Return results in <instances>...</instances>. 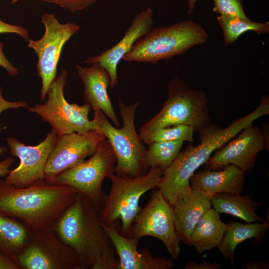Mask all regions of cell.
<instances>
[{"label":"cell","mask_w":269,"mask_h":269,"mask_svg":"<svg viewBox=\"0 0 269 269\" xmlns=\"http://www.w3.org/2000/svg\"><path fill=\"white\" fill-rule=\"evenodd\" d=\"M51 230L75 252L78 269H117L119 258L99 211L83 195L77 192L73 203Z\"/></svg>","instance_id":"cell-1"},{"label":"cell","mask_w":269,"mask_h":269,"mask_svg":"<svg viewBox=\"0 0 269 269\" xmlns=\"http://www.w3.org/2000/svg\"><path fill=\"white\" fill-rule=\"evenodd\" d=\"M269 114V101L260 100L259 106L250 114L223 128L209 123L198 131L200 143L189 145L180 151L172 164L164 170L157 187L171 205L188 195L191 190L190 179L193 173L208 160L218 148L236 136L238 133L256 120Z\"/></svg>","instance_id":"cell-2"},{"label":"cell","mask_w":269,"mask_h":269,"mask_svg":"<svg viewBox=\"0 0 269 269\" xmlns=\"http://www.w3.org/2000/svg\"><path fill=\"white\" fill-rule=\"evenodd\" d=\"M77 193L71 187L44 179L23 188L0 179V211L22 221L33 231L51 230Z\"/></svg>","instance_id":"cell-3"},{"label":"cell","mask_w":269,"mask_h":269,"mask_svg":"<svg viewBox=\"0 0 269 269\" xmlns=\"http://www.w3.org/2000/svg\"><path fill=\"white\" fill-rule=\"evenodd\" d=\"M208 34L203 26L191 20L151 29L137 39L122 60L155 64L182 54L193 47L204 44Z\"/></svg>","instance_id":"cell-4"},{"label":"cell","mask_w":269,"mask_h":269,"mask_svg":"<svg viewBox=\"0 0 269 269\" xmlns=\"http://www.w3.org/2000/svg\"><path fill=\"white\" fill-rule=\"evenodd\" d=\"M139 105V100L126 106L121 99H119V112L123 122V127L119 129L114 127L100 110L94 111L93 120L98 132L109 140L116 156L114 173L123 177L139 176L148 169L144 160L146 149L134 126Z\"/></svg>","instance_id":"cell-5"},{"label":"cell","mask_w":269,"mask_h":269,"mask_svg":"<svg viewBox=\"0 0 269 269\" xmlns=\"http://www.w3.org/2000/svg\"><path fill=\"white\" fill-rule=\"evenodd\" d=\"M206 93L191 89L176 76L168 85L167 98L160 111L139 129L142 136L158 129L179 125L199 131L210 123Z\"/></svg>","instance_id":"cell-6"},{"label":"cell","mask_w":269,"mask_h":269,"mask_svg":"<svg viewBox=\"0 0 269 269\" xmlns=\"http://www.w3.org/2000/svg\"><path fill=\"white\" fill-rule=\"evenodd\" d=\"M164 170L151 167L140 176L123 177L115 173L109 177L112 186L104 205L99 211L101 222L106 225L121 223L120 233L130 236L134 221L141 209V197L149 190L157 188Z\"/></svg>","instance_id":"cell-7"},{"label":"cell","mask_w":269,"mask_h":269,"mask_svg":"<svg viewBox=\"0 0 269 269\" xmlns=\"http://www.w3.org/2000/svg\"><path fill=\"white\" fill-rule=\"evenodd\" d=\"M116 154L106 138L87 160L59 173L48 183L71 187L88 198L99 210L105 202L106 195L102 188L104 180L114 173Z\"/></svg>","instance_id":"cell-8"},{"label":"cell","mask_w":269,"mask_h":269,"mask_svg":"<svg viewBox=\"0 0 269 269\" xmlns=\"http://www.w3.org/2000/svg\"><path fill=\"white\" fill-rule=\"evenodd\" d=\"M68 72L63 69L53 82L47 93L46 102L28 107L30 112L41 117L52 127V131L58 136L72 133L86 134L98 131V127L88 118L91 108L87 104L82 106L70 104L64 95Z\"/></svg>","instance_id":"cell-9"},{"label":"cell","mask_w":269,"mask_h":269,"mask_svg":"<svg viewBox=\"0 0 269 269\" xmlns=\"http://www.w3.org/2000/svg\"><path fill=\"white\" fill-rule=\"evenodd\" d=\"M41 22L45 27L42 37L37 40L29 39L28 47L37 56L36 70L41 80L40 94L43 100L56 78L57 66L63 47L67 41L79 32L75 22L60 23L52 13H44Z\"/></svg>","instance_id":"cell-10"},{"label":"cell","mask_w":269,"mask_h":269,"mask_svg":"<svg viewBox=\"0 0 269 269\" xmlns=\"http://www.w3.org/2000/svg\"><path fill=\"white\" fill-rule=\"evenodd\" d=\"M145 236L159 239L171 259H178L180 240L175 229L172 206L159 189L152 192L148 202L136 215L129 237L139 240Z\"/></svg>","instance_id":"cell-11"},{"label":"cell","mask_w":269,"mask_h":269,"mask_svg":"<svg viewBox=\"0 0 269 269\" xmlns=\"http://www.w3.org/2000/svg\"><path fill=\"white\" fill-rule=\"evenodd\" d=\"M269 127L261 129L253 124L243 129L237 137L216 149L205 163V169L217 170L228 164L251 173L260 152L269 150Z\"/></svg>","instance_id":"cell-12"},{"label":"cell","mask_w":269,"mask_h":269,"mask_svg":"<svg viewBox=\"0 0 269 269\" xmlns=\"http://www.w3.org/2000/svg\"><path fill=\"white\" fill-rule=\"evenodd\" d=\"M16 263L22 269H78L75 252L52 230L33 231Z\"/></svg>","instance_id":"cell-13"},{"label":"cell","mask_w":269,"mask_h":269,"mask_svg":"<svg viewBox=\"0 0 269 269\" xmlns=\"http://www.w3.org/2000/svg\"><path fill=\"white\" fill-rule=\"evenodd\" d=\"M58 137L51 131L34 146L25 145L14 137L6 138L11 155L17 157L20 162L16 168L9 170L4 180L16 187L23 188L44 179L45 167Z\"/></svg>","instance_id":"cell-14"},{"label":"cell","mask_w":269,"mask_h":269,"mask_svg":"<svg viewBox=\"0 0 269 269\" xmlns=\"http://www.w3.org/2000/svg\"><path fill=\"white\" fill-rule=\"evenodd\" d=\"M105 136L98 131L72 133L58 136L48 157L44 179L49 180L66 170L73 168L91 156Z\"/></svg>","instance_id":"cell-15"},{"label":"cell","mask_w":269,"mask_h":269,"mask_svg":"<svg viewBox=\"0 0 269 269\" xmlns=\"http://www.w3.org/2000/svg\"><path fill=\"white\" fill-rule=\"evenodd\" d=\"M152 14L149 7L136 14L120 41L100 54L88 57L84 62L90 65L99 63L104 67L109 74L112 88L118 82L117 67L120 62L130 51L135 41L152 29L154 22Z\"/></svg>","instance_id":"cell-16"},{"label":"cell","mask_w":269,"mask_h":269,"mask_svg":"<svg viewBox=\"0 0 269 269\" xmlns=\"http://www.w3.org/2000/svg\"><path fill=\"white\" fill-rule=\"evenodd\" d=\"M118 222L102 225L108 235L119 258L117 269H171L174 264L172 259L154 257L144 248L138 251L139 240L122 234Z\"/></svg>","instance_id":"cell-17"},{"label":"cell","mask_w":269,"mask_h":269,"mask_svg":"<svg viewBox=\"0 0 269 269\" xmlns=\"http://www.w3.org/2000/svg\"><path fill=\"white\" fill-rule=\"evenodd\" d=\"M75 68L84 86L85 103L89 105L93 111L100 110L117 128L120 127L108 93L110 84L108 71L99 63L93 64L89 67L76 65Z\"/></svg>","instance_id":"cell-18"},{"label":"cell","mask_w":269,"mask_h":269,"mask_svg":"<svg viewBox=\"0 0 269 269\" xmlns=\"http://www.w3.org/2000/svg\"><path fill=\"white\" fill-rule=\"evenodd\" d=\"M245 182V172L233 164H228L219 171H196L190 179L192 188L211 198L219 193L241 194Z\"/></svg>","instance_id":"cell-19"},{"label":"cell","mask_w":269,"mask_h":269,"mask_svg":"<svg viewBox=\"0 0 269 269\" xmlns=\"http://www.w3.org/2000/svg\"><path fill=\"white\" fill-rule=\"evenodd\" d=\"M172 206L177 235L180 241L187 245L191 234L202 216L211 208V197L192 188L188 195L177 199Z\"/></svg>","instance_id":"cell-20"},{"label":"cell","mask_w":269,"mask_h":269,"mask_svg":"<svg viewBox=\"0 0 269 269\" xmlns=\"http://www.w3.org/2000/svg\"><path fill=\"white\" fill-rule=\"evenodd\" d=\"M223 240L218 246V250L224 259L229 261L234 267V254L237 246L249 239H255L254 243L262 242L269 229L266 221L243 224L230 220L228 223Z\"/></svg>","instance_id":"cell-21"},{"label":"cell","mask_w":269,"mask_h":269,"mask_svg":"<svg viewBox=\"0 0 269 269\" xmlns=\"http://www.w3.org/2000/svg\"><path fill=\"white\" fill-rule=\"evenodd\" d=\"M228 224L223 223L219 213L213 208L202 216L190 235L188 245L202 253L218 247L224 237Z\"/></svg>","instance_id":"cell-22"},{"label":"cell","mask_w":269,"mask_h":269,"mask_svg":"<svg viewBox=\"0 0 269 269\" xmlns=\"http://www.w3.org/2000/svg\"><path fill=\"white\" fill-rule=\"evenodd\" d=\"M33 232L22 221L0 211V251L16 264L19 255L30 242Z\"/></svg>","instance_id":"cell-23"},{"label":"cell","mask_w":269,"mask_h":269,"mask_svg":"<svg viewBox=\"0 0 269 269\" xmlns=\"http://www.w3.org/2000/svg\"><path fill=\"white\" fill-rule=\"evenodd\" d=\"M211 203L218 213L238 217L247 223L267 221L256 214L260 203L253 200L251 193L244 196L240 194H216L211 198Z\"/></svg>","instance_id":"cell-24"},{"label":"cell","mask_w":269,"mask_h":269,"mask_svg":"<svg viewBox=\"0 0 269 269\" xmlns=\"http://www.w3.org/2000/svg\"><path fill=\"white\" fill-rule=\"evenodd\" d=\"M217 19L222 30L224 42L226 45L232 44L247 31H253L258 34L269 32V22H257L226 14L220 15L217 17Z\"/></svg>","instance_id":"cell-25"},{"label":"cell","mask_w":269,"mask_h":269,"mask_svg":"<svg viewBox=\"0 0 269 269\" xmlns=\"http://www.w3.org/2000/svg\"><path fill=\"white\" fill-rule=\"evenodd\" d=\"M184 141L181 140L153 142L148 145L145 155L146 168H168L177 157Z\"/></svg>","instance_id":"cell-26"},{"label":"cell","mask_w":269,"mask_h":269,"mask_svg":"<svg viewBox=\"0 0 269 269\" xmlns=\"http://www.w3.org/2000/svg\"><path fill=\"white\" fill-rule=\"evenodd\" d=\"M193 129L185 125H179L160 128L141 136L144 143L149 145L153 142L181 140L193 142Z\"/></svg>","instance_id":"cell-27"},{"label":"cell","mask_w":269,"mask_h":269,"mask_svg":"<svg viewBox=\"0 0 269 269\" xmlns=\"http://www.w3.org/2000/svg\"><path fill=\"white\" fill-rule=\"evenodd\" d=\"M214 3L213 11L220 15H230L244 19H250L246 15L243 0H212Z\"/></svg>","instance_id":"cell-28"},{"label":"cell","mask_w":269,"mask_h":269,"mask_svg":"<svg viewBox=\"0 0 269 269\" xmlns=\"http://www.w3.org/2000/svg\"><path fill=\"white\" fill-rule=\"evenodd\" d=\"M52 4H55L71 12L81 11L96 2V0H42Z\"/></svg>","instance_id":"cell-29"},{"label":"cell","mask_w":269,"mask_h":269,"mask_svg":"<svg viewBox=\"0 0 269 269\" xmlns=\"http://www.w3.org/2000/svg\"><path fill=\"white\" fill-rule=\"evenodd\" d=\"M28 103L25 101H18L16 102L8 101L4 99L2 96V90L0 86V115L4 110L8 109H18L21 108H28ZM1 129H0V130ZM7 152L5 147L0 146V155H3Z\"/></svg>","instance_id":"cell-30"},{"label":"cell","mask_w":269,"mask_h":269,"mask_svg":"<svg viewBox=\"0 0 269 269\" xmlns=\"http://www.w3.org/2000/svg\"><path fill=\"white\" fill-rule=\"evenodd\" d=\"M11 33L18 34L28 42L30 37L26 29L20 25H13L6 23L0 19V34Z\"/></svg>","instance_id":"cell-31"},{"label":"cell","mask_w":269,"mask_h":269,"mask_svg":"<svg viewBox=\"0 0 269 269\" xmlns=\"http://www.w3.org/2000/svg\"><path fill=\"white\" fill-rule=\"evenodd\" d=\"M4 43L0 41V66L3 67L11 76H16L19 70L15 67L7 59L4 54L3 47Z\"/></svg>","instance_id":"cell-32"},{"label":"cell","mask_w":269,"mask_h":269,"mask_svg":"<svg viewBox=\"0 0 269 269\" xmlns=\"http://www.w3.org/2000/svg\"><path fill=\"white\" fill-rule=\"evenodd\" d=\"M222 265L220 263H211L205 261L200 264L194 262H188L185 265L186 269H217L221 268Z\"/></svg>","instance_id":"cell-33"},{"label":"cell","mask_w":269,"mask_h":269,"mask_svg":"<svg viewBox=\"0 0 269 269\" xmlns=\"http://www.w3.org/2000/svg\"><path fill=\"white\" fill-rule=\"evenodd\" d=\"M0 269H20L10 257L0 251Z\"/></svg>","instance_id":"cell-34"},{"label":"cell","mask_w":269,"mask_h":269,"mask_svg":"<svg viewBox=\"0 0 269 269\" xmlns=\"http://www.w3.org/2000/svg\"><path fill=\"white\" fill-rule=\"evenodd\" d=\"M14 161L12 157H7L0 161V176H5L9 171V168Z\"/></svg>","instance_id":"cell-35"},{"label":"cell","mask_w":269,"mask_h":269,"mask_svg":"<svg viewBox=\"0 0 269 269\" xmlns=\"http://www.w3.org/2000/svg\"><path fill=\"white\" fill-rule=\"evenodd\" d=\"M269 264L265 262H251L247 263L243 268V269H267Z\"/></svg>","instance_id":"cell-36"},{"label":"cell","mask_w":269,"mask_h":269,"mask_svg":"<svg viewBox=\"0 0 269 269\" xmlns=\"http://www.w3.org/2000/svg\"><path fill=\"white\" fill-rule=\"evenodd\" d=\"M196 1L197 0H187V3L188 5V13L189 14L192 13Z\"/></svg>","instance_id":"cell-37"},{"label":"cell","mask_w":269,"mask_h":269,"mask_svg":"<svg viewBox=\"0 0 269 269\" xmlns=\"http://www.w3.org/2000/svg\"><path fill=\"white\" fill-rule=\"evenodd\" d=\"M19 0H11V3H15V2H17V1H19Z\"/></svg>","instance_id":"cell-38"}]
</instances>
